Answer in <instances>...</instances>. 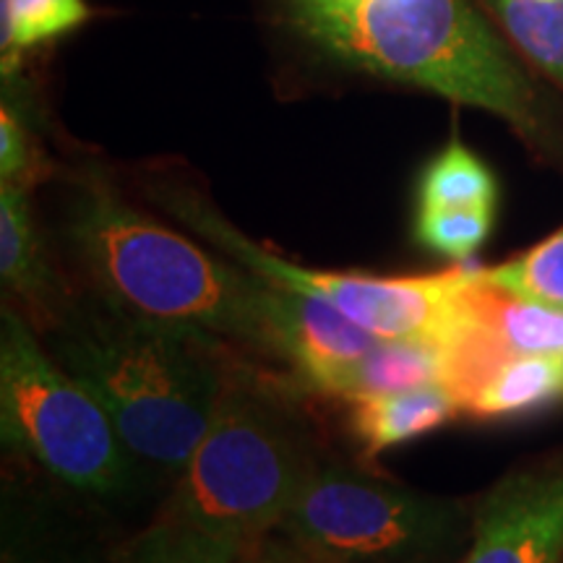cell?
Instances as JSON below:
<instances>
[{
  "label": "cell",
  "mask_w": 563,
  "mask_h": 563,
  "mask_svg": "<svg viewBox=\"0 0 563 563\" xmlns=\"http://www.w3.org/2000/svg\"><path fill=\"white\" fill-rule=\"evenodd\" d=\"M251 545V543H249ZM245 545L165 517L118 553L115 563H243Z\"/></svg>",
  "instance_id": "cell-16"
},
{
  "label": "cell",
  "mask_w": 563,
  "mask_h": 563,
  "mask_svg": "<svg viewBox=\"0 0 563 563\" xmlns=\"http://www.w3.org/2000/svg\"><path fill=\"white\" fill-rule=\"evenodd\" d=\"M300 34L342 66L490 112L540 133L538 91L470 0H279Z\"/></svg>",
  "instance_id": "cell-3"
},
{
  "label": "cell",
  "mask_w": 563,
  "mask_h": 563,
  "mask_svg": "<svg viewBox=\"0 0 563 563\" xmlns=\"http://www.w3.org/2000/svg\"><path fill=\"white\" fill-rule=\"evenodd\" d=\"M563 464L506 477L483 498L464 563H561Z\"/></svg>",
  "instance_id": "cell-8"
},
{
  "label": "cell",
  "mask_w": 563,
  "mask_h": 563,
  "mask_svg": "<svg viewBox=\"0 0 563 563\" xmlns=\"http://www.w3.org/2000/svg\"><path fill=\"white\" fill-rule=\"evenodd\" d=\"M496 209L467 211H426L415 214V238L426 251L435 256L467 264L488 241Z\"/></svg>",
  "instance_id": "cell-20"
},
{
  "label": "cell",
  "mask_w": 563,
  "mask_h": 563,
  "mask_svg": "<svg viewBox=\"0 0 563 563\" xmlns=\"http://www.w3.org/2000/svg\"><path fill=\"white\" fill-rule=\"evenodd\" d=\"M496 199L493 173L460 141H452L428 162L418 186V209L426 211L496 209Z\"/></svg>",
  "instance_id": "cell-15"
},
{
  "label": "cell",
  "mask_w": 563,
  "mask_h": 563,
  "mask_svg": "<svg viewBox=\"0 0 563 563\" xmlns=\"http://www.w3.org/2000/svg\"><path fill=\"white\" fill-rule=\"evenodd\" d=\"M514 45L563 84V0H488Z\"/></svg>",
  "instance_id": "cell-17"
},
{
  "label": "cell",
  "mask_w": 563,
  "mask_h": 563,
  "mask_svg": "<svg viewBox=\"0 0 563 563\" xmlns=\"http://www.w3.org/2000/svg\"><path fill=\"white\" fill-rule=\"evenodd\" d=\"M422 386H449V350L433 340L399 336L378 340L363 357L332 373L319 391L350 402L357 397L410 391Z\"/></svg>",
  "instance_id": "cell-11"
},
{
  "label": "cell",
  "mask_w": 563,
  "mask_h": 563,
  "mask_svg": "<svg viewBox=\"0 0 563 563\" xmlns=\"http://www.w3.org/2000/svg\"><path fill=\"white\" fill-rule=\"evenodd\" d=\"M150 196L209 249L220 251L253 277L282 290L329 302L378 340L420 336L441 342L449 350L473 323L470 292L483 266L460 264L454 269L420 277H371L313 269L253 241L194 188L180 183H157L150 188Z\"/></svg>",
  "instance_id": "cell-5"
},
{
  "label": "cell",
  "mask_w": 563,
  "mask_h": 563,
  "mask_svg": "<svg viewBox=\"0 0 563 563\" xmlns=\"http://www.w3.org/2000/svg\"><path fill=\"white\" fill-rule=\"evenodd\" d=\"M0 279L13 306L42 334L58 327L76 300L51 262L21 183L0 186Z\"/></svg>",
  "instance_id": "cell-10"
},
{
  "label": "cell",
  "mask_w": 563,
  "mask_h": 563,
  "mask_svg": "<svg viewBox=\"0 0 563 563\" xmlns=\"http://www.w3.org/2000/svg\"><path fill=\"white\" fill-rule=\"evenodd\" d=\"M563 405V352H519L498 363L467 412L475 420H519Z\"/></svg>",
  "instance_id": "cell-13"
},
{
  "label": "cell",
  "mask_w": 563,
  "mask_h": 563,
  "mask_svg": "<svg viewBox=\"0 0 563 563\" xmlns=\"http://www.w3.org/2000/svg\"><path fill=\"white\" fill-rule=\"evenodd\" d=\"M37 173V152L32 146V133L21 123L19 112L3 102L0 110V178L3 183H21L30 188Z\"/></svg>",
  "instance_id": "cell-21"
},
{
  "label": "cell",
  "mask_w": 563,
  "mask_h": 563,
  "mask_svg": "<svg viewBox=\"0 0 563 563\" xmlns=\"http://www.w3.org/2000/svg\"><path fill=\"white\" fill-rule=\"evenodd\" d=\"M47 350L104 407L141 467L178 477L224 386L222 342L131 316L87 295L45 334Z\"/></svg>",
  "instance_id": "cell-2"
},
{
  "label": "cell",
  "mask_w": 563,
  "mask_h": 563,
  "mask_svg": "<svg viewBox=\"0 0 563 563\" xmlns=\"http://www.w3.org/2000/svg\"><path fill=\"white\" fill-rule=\"evenodd\" d=\"M87 0H5L3 3V45L5 51L51 42L74 32L89 19Z\"/></svg>",
  "instance_id": "cell-19"
},
{
  "label": "cell",
  "mask_w": 563,
  "mask_h": 563,
  "mask_svg": "<svg viewBox=\"0 0 563 563\" xmlns=\"http://www.w3.org/2000/svg\"><path fill=\"white\" fill-rule=\"evenodd\" d=\"M483 277L514 298L563 308V228L522 256L483 269Z\"/></svg>",
  "instance_id": "cell-18"
},
{
  "label": "cell",
  "mask_w": 563,
  "mask_h": 563,
  "mask_svg": "<svg viewBox=\"0 0 563 563\" xmlns=\"http://www.w3.org/2000/svg\"><path fill=\"white\" fill-rule=\"evenodd\" d=\"M302 428L262 378L228 363L207 433L194 449L165 517L249 545L279 530L313 467Z\"/></svg>",
  "instance_id": "cell-4"
},
{
  "label": "cell",
  "mask_w": 563,
  "mask_h": 563,
  "mask_svg": "<svg viewBox=\"0 0 563 563\" xmlns=\"http://www.w3.org/2000/svg\"><path fill=\"white\" fill-rule=\"evenodd\" d=\"M243 563H327L316 559L313 553H308L306 548L292 543L290 538L285 540H272L269 534L256 543L245 545Z\"/></svg>",
  "instance_id": "cell-22"
},
{
  "label": "cell",
  "mask_w": 563,
  "mask_h": 563,
  "mask_svg": "<svg viewBox=\"0 0 563 563\" xmlns=\"http://www.w3.org/2000/svg\"><path fill=\"white\" fill-rule=\"evenodd\" d=\"M475 319L506 357L519 352H563V308L514 298L481 277L473 285Z\"/></svg>",
  "instance_id": "cell-14"
},
{
  "label": "cell",
  "mask_w": 563,
  "mask_h": 563,
  "mask_svg": "<svg viewBox=\"0 0 563 563\" xmlns=\"http://www.w3.org/2000/svg\"><path fill=\"white\" fill-rule=\"evenodd\" d=\"M0 433L5 449L84 496L121 498L139 485L141 464L115 422L9 300L0 311Z\"/></svg>",
  "instance_id": "cell-6"
},
{
  "label": "cell",
  "mask_w": 563,
  "mask_h": 563,
  "mask_svg": "<svg viewBox=\"0 0 563 563\" xmlns=\"http://www.w3.org/2000/svg\"><path fill=\"white\" fill-rule=\"evenodd\" d=\"M462 399L449 386L350 399V433L363 454L378 456L462 418Z\"/></svg>",
  "instance_id": "cell-12"
},
{
  "label": "cell",
  "mask_w": 563,
  "mask_h": 563,
  "mask_svg": "<svg viewBox=\"0 0 563 563\" xmlns=\"http://www.w3.org/2000/svg\"><path fill=\"white\" fill-rule=\"evenodd\" d=\"M269 327L274 361L287 365L295 373V382L313 391H319L332 373L355 363L378 342L376 334L357 327L340 308L274 285Z\"/></svg>",
  "instance_id": "cell-9"
},
{
  "label": "cell",
  "mask_w": 563,
  "mask_h": 563,
  "mask_svg": "<svg viewBox=\"0 0 563 563\" xmlns=\"http://www.w3.org/2000/svg\"><path fill=\"white\" fill-rule=\"evenodd\" d=\"M63 238L89 292L100 300L274 361L269 282L131 207L104 180L76 186Z\"/></svg>",
  "instance_id": "cell-1"
},
{
  "label": "cell",
  "mask_w": 563,
  "mask_h": 563,
  "mask_svg": "<svg viewBox=\"0 0 563 563\" xmlns=\"http://www.w3.org/2000/svg\"><path fill=\"white\" fill-rule=\"evenodd\" d=\"M456 530L454 506L342 464L302 477L279 532L327 563H402Z\"/></svg>",
  "instance_id": "cell-7"
}]
</instances>
